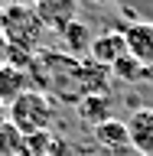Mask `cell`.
I'll return each instance as SVG.
<instances>
[{"label":"cell","mask_w":153,"mask_h":156,"mask_svg":"<svg viewBox=\"0 0 153 156\" xmlns=\"http://www.w3.org/2000/svg\"><path fill=\"white\" fill-rule=\"evenodd\" d=\"M46 33H49L46 23L39 20V13L33 7H20V3L3 7V36H7L10 46L42 52V36Z\"/></svg>","instance_id":"obj_1"},{"label":"cell","mask_w":153,"mask_h":156,"mask_svg":"<svg viewBox=\"0 0 153 156\" xmlns=\"http://www.w3.org/2000/svg\"><path fill=\"white\" fill-rule=\"evenodd\" d=\"M52 117H56V107H52V98L29 88L23 98H16L10 104V124L20 127L23 133H39V130H49L52 127Z\"/></svg>","instance_id":"obj_2"},{"label":"cell","mask_w":153,"mask_h":156,"mask_svg":"<svg viewBox=\"0 0 153 156\" xmlns=\"http://www.w3.org/2000/svg\"><path fill=\"white\" fill-rule=\"evenodd\" d=\"M127 136L137 156H153V107H137L127 114Z\"/></svg>","instance_id":"obj_3"},{"label":"cell","mask_w":153,"mask_h":156,"mask_svg":"<svg viewBox=\"0 0 153 156\" xmlns=\"http://www.w3.org/2000/svg\"><path fill=\"white\" fill-rule=\"evenodd\" d=\"M33 10L46 23V29H52V33H62L68 23L78 20V0H36Z\"/></svg>","instance_id":"obj_4"},{"label":"cell","mask_w":153,"mask_h":156,"mask_svg":"<svg viewBox=\"0 0 153 156\" xmlns=\"http://www.w3.org/2000/svg\"><path fill=\"white\" fill-rule=\"evenodd\" d=\"M88 55L95 58L98 65L104 68H114L117 58L127 55V39L121 29H107V33H98L95 39H91V49H88Z\"/></svg>","instance_id":"obj_5"},{"label":"cell","mask_w":153,"mask_h":156,"mask_svg":"<svg viewBox=\"0 0 153 156\" xmlns=\"http://www.w3.org/2000/svg\"><path fill=\"white\" fill-rule=\"evenodd\" d=\"M127 39V52L134 58H140L144 65H153V23L147 20H137L127 29H121Z\"/></svg>","instance_id":"obj_6"},{"label":"cell","mask_w":153,"mask_h":156,"mask_svg":"<svg viewBox=\"0 0 153 156\" xmlns=\"http://www.w3.org/2000/svg\"><path fill=\"white\" fill-rule=\"evenodd\" d=\"M78 85L82 94H107L111 91V68L98 65L95 58H82L78 62Z\"/></svg>","instance_id":"obj_7"},{"label":"cell","mask_w":153,"mask_h":156,"mask_svg":"<svg viewBox=\"0 0 153 156\" xmlns=\"http://www.w3.org/2000/svg\"><path fill=\"white\" fill-rule=\"evenodd\" d=\"M95 140H98L101 150H107V153H127V150H130L127 120L111 117V120H104V124H98V127H95Z\"/></svg>","instance_id":"obj_8"},{"label":"cell","mask_w":153,"mask_h":156,"mask_svg":"<svg viewBox=\"0 0 153 156\" xmlns=\"http://www.w3.org/2000/svg\"><path fill=\"white\" fill-rule=\"evenodd\" d=\"M33 88V81H29V72H23V68H13V65H0V101L3 104H13L16 98H23Z\"/></svg>","instance_id":"obj_9"},{"label":"cell","mask_w":153,"mask_h":156,"mask_svg":"<svg viewBox=\"0 0 153 156\" xmlns=\"http://www.w3.org/2000/svg\"><path fill=\"white\" fill-rule=\"evenodd\" d=\"M78 117L82 120H88V124H104V120H111V94H88L78 101Z\"/></svg>","instance_id":"obj_10"},{"label":"cell","mask_w":153,"mask_h":156,"mask_svg":"<svg viewBox=\"0 0 153 156\" xmlns=\"http://www.w3.org/2000/svg\"><path fill=\"white\" fill-rule=\"evenodd\" d=\"M59 39H62V42H65V49L78 58L82 52H88V49H91V39H95V36H91V29H88L82 20H75V23H68V26L59 33Z\"/></svg>","instance_id":"obj_11"},{"label":"cell","mask_w":153,"mask_h":156,"mask_svg":"<svg viewBox=\"0 0 153 156\" xmlns=\"http://www.w3.org/2000/svg\"><path fill=\"white\" fill-rule=\"evenodd\" d=\"M0 156H26V133L10 120L0 127Z\"/></svg>","instance_id":"obj_12"},{"label":"cell","mask_w":153,"mask_h":156,"mask_svg":"<svg viewBox=\"0 0 153 156\" xmlns=\"http://www.w3.org/2000/svg\"><path fill=\"white\" fill-rule=\"evenodd\" d=\"M111 75H114V78H121V81H140V78L147 75V65L140 62V58H134L130 52H127L124 58H117V62H114Z\"/></svg>","instance_id":"obj_13"},{"label":"cell","mask_w":153,"mask_h":156,"mask_svg":"<svg viewBox=\"0 0 153 156\" xmlns=\"http://www.w3.org/2000/svg\"><path fill=\"white\" fill-rule=\"evenodd\" d=\"M56 136H52V130H39V133H29L26 136V156H52V150H56Z\"/></svg>","instance_id":"obj_14"},{"label":"cell","mask_w":153,"mask_h":156,"mask_svg":"<svg viewBox=\"0 0 153 156\" xmlns=\"http://www.w3.org/2000/svg\"><path fill=\"white\" fill-rule=\"evenodd\" d=\"M0 65H7V36L0 33Z\"/></svg>","instance_id":"obj_15"},{"label":"cell","mask_w":153,"mask_h":156,"mask_svg":"<svg viewBox=\"0 0 153 156\" xmlns=\"http://www.w3.org/2000/svg\"><path fill=\"white\" fill-rule=\"evenodd\" d=\"M7 120H10V107H7V104H3V101H0V127L7 124Z\"/></svg>","instance_id":"obj_16"},{"label":"cell","mask_w":153,"mask_h":156,"mask_svg":"<svg viewBox=\"0 0 153 156\" xmlns=\"http://www.w3.org/2000/svg\"><path fill=\"white\" fill-rule=\"evenodd\" d=\"M10 3H20V7H33L36 0H10Z\"/></svg>","instance_id":"obj_17"},{"label":"cell","mask_w":153,"mask_h":156,"mask_svg":"<svg viewBox=\"0 0 153 156\" xmlns=\"http://www.w3.org/2000/svg\"><path fill=\"white\" fill-rule=\"evenodd\" d=\"M88 3H95V7H107V3H114V0H88Z\"/></svg>","instance_id":"obj_18"},{"label":"cell","mask_w":153,"mask_h":156,"mask_svg":"<svg viewBox=\"0 0 153 156\" xmlns=\"http://www.w3.org/2000/svg\"><path fill=\"white\" fill-rule=\"evenodd\" d=\"M0 33H3V7H0Z\"/></svg>","instance_id":"obj_19"},{"label":"cell","mask_w":153,"mask_h":156,"mask_svg":"<svg viewBox=\"0 0 153 156\" xmlns=\"http://www.w3.org/2000/svg\"><path fill=\"white\" fill-rule=\"evenodd\" d=\"M3 3H7V0H0V7H3Z\"/></svg>","instance_id":"obj_20"}]
</instances>
